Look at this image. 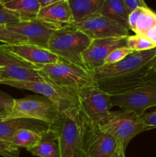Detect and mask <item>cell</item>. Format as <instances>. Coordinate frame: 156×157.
<instances>
[{"label":"cell","instance_id":"cell-1","mask_svg":"<svg viewBox=\"0 0 156 157\" xmlns=\"http://www.w3.org/2000/svg\"><path fill=\"white\" fill-rule=\"evenodd\" d=\"M156 55V48L133 52L122 61L90 71L93 82L109 95L119 94L139 85L151 75L149 64Z\"/></svg>","mask_w":156,"mask_h":157},{"label":"cell","instance_id":"cell-2","mask_svg":"<svg viewBox=\"0 0 156 157\" xmlns=\"http://www.w3.org/2000/svg\"><path fill=\"white\" fill-rule=\"evenodd\" d=\"M84 125V116L76 107L61 113L51 126L57 133L60 157H86Z\"/></svg>","mask_w":156,"mask_h":157},{"label":"cell","instance_id":"cell-3","mask_svg":"<svg viewBox=\"0 0 156 157\" xmlns=\"http://www.w3.org/2000/svg\"><path fill=\"white\" fill-rule=\"evenodd\" d=\"M38 71L45 81L76 100L80 89L94 84L90 71L66 61L46 64Z\"/></svg>","mask_w":156,"mask_h":157},{"label":"cell","instance_id":"cell-4","mask_svg":"<svg viewBox=\"0 0 156 157\" xmlns=\"http://www.w3.org/2000/svg\"><path fill=\"white\" fill-rule=\"evenodd\" d=\"M90 42L91 39L82 32L65 27L58 29L52 34L46 48L63 61L85 68L82 61V54Z\"/></svg>","mask_w":156,"mask_h":157},{"label":"cell","instance_id":"cell-5","mask_svg":"<svg viewBox=\"0 0 156 157\" xmlns=\"http://www.w3.org/2000/svg\"><path fill=\"white\" fill-rule=\"evenodd\" d=\"M99 126L112 135L125 150L135 136L148 130L142 122V114L124 110H111Z\"/></svg>","mask_w":156,"mask_h":157},{"label":"cell","instance_id":"cell-6","mask_svg":"<svg viewBox=\"0 0 156 157\" xmlns=\"http://www.w3.org/2000/svg\"><path fill=\"white\" fill-rule=\"evenodd\" d=\"M110 101L113 107L138 114H142L148 109L156 107V72L131 90L119 94L110 95Z\"/></svg>","mask_w":156,"mask_h":157},{"label":"cell","instance_id":"cell-7","mask_svg":"<svg viewBox=\"0 0 156 157\" xmlns=\"http://www.w3.org/2000/svg\"><path fill=\"white\" fill-rule=\"evenodd\" d=\"M61 114L56 106L47 98L28 96L21 99H14L12 110L2 119L35 120L52 126Z\"/></svg>","mask_w":156,"mask_h":157},{"label":"cell","instance_id":"cell-8","mask_svg":"<svg viewBox=\"0 0 156 157\" xmlns=\"http://www.w3.org/2000/svg\"><path fill=\"white\" fill-rule=\"evenodd\" d=\"M76 95L78 108L88 123L99 125L111 111L110 96L96 84L83 87Z\"/></svg>","mask_w":156,"mask_h":157},{"label":"cell","instance_id":"cell-9","mask_svg":"<svg viewBox=\"0 0 156 157\" xmlns=\"http://www.w3.org/2000/svg\"><path fill=\"white\" fill-rule=\"evenodd\" d=\"M83 139L86 157H111L120 147L112 135L85 119Z\"/></svg>","mask_w":156,"mask_h":157},{"label":"cell","instance_id":"cell-10","mask_svg":"<svg viewBox=\"0 0 156 157\" xmlns=\"http://www.w3.org/2000/svg\"><path fill=\"white\" fill-rule=\"evenodd\" d=\"M68 27L80 31L91 40L106 38H124L129 35V30L100 14L87 17L78 22H73Z\"/></svg>","mask_w":156,"mask_h":157},{"label":"cell","instance_id":"cell-11","mask_svg":"<svg viewBox=\"0 0 156 157\" xmlns=\"http://www.w3.org/2000/svg\"><path fill=\"white\" fill-rule=\"evenodd\" d=\"M6 85L18 89L32 90L50 100L57 107L60 113H63L73 107H78L77 100L66 92L57 88L47 81H11Z\"/></svg>","mask_w":156,"mask_h":157},{"label":"cell","instance_id":"cell-12","mask_svg":"<svg viewBox=\"0 0 156 157\" xmlns=\"http://www.w3.org/2000/svg\"><path fill=\"white\" fill-rule=\"evenodd\" d=\"M126 38H106L91 40L87 48L83 52L82 61L88 71L105 64V60L115 49L127 47Z\"/></svg>","mask_w":156,"mask_h":157},{"label":"cell","instance_id":"cell-13","mask_svg":"<svg viewBox=\"0 0 156 157\" xmlns=\"http://www.w3.org/2000/svg\"><path fill=\"white\" fill-rule=\"evenodd\" d=\"M6 26L11 31L22 36L27 44H35L45 48L52 34L60 29L54 25L37 18L21 21Z\"/></svg>","mask_w":156,"mask_h":157},{"label":"cell","instance_id":"cell-14","mask_svg":"<svg viewBox=\"0 0 156 157\" xmlns=\"http://www.w3.org/2000/svg\"><path fill=\"white\" fill-rule=\"evenodd\" d=\"M0 47L35 65L38 70L46 64H55L63 61L48 49L35 44L27 43L19 44H0Z\"/></svg>","mask_w":156,"mask_h":157},{"label":"cell","instance_id":"cell-15","mask_svg":"<svg viewBox=\"0 0 156 157\" xmlns=\"http://www.w3.org/2000/svg\"><path fill=\"white\" fill-rule=\"evenodd\" d=\"M36 18L54 25L60 29L68 27L74 22L69 2L64 0L41 8Z\"/></svg>","mask_w":156,"mask_h":157},{"label":"cell","instance_id":"cell-16","mask_svg":"<svg viewBox=\"0 0 156 157\" xmlns=\"http://www.w3.org/2000/svg\"><path fill=\"white\" fill-rule=\"evenodd\" d=\"M51 126L46 123L31 119L3 120L0 118V139L12 143L15 133L21 129H28L41 133L50 128Z\"/></svg>","mask_w":156,"mask_h":157},{"label":"cell","instance_id":"cell-17","mask_svg":"<svg viewBox=\"0 0 156 157\" xmlns=\"http://www.w3.org/2000/svg\"><path fill=\"white\" fill-rule=\"evenodd\" d=\"M156 26V12L148 7L137 8L128 15V28L136 35L144 36Z\"/></svg>","mask_w":156,"mask_h":157},{"label":"cell","instance_id":"cell-18","mask_svg":"<svg viewBox=\"0 0 156 157\" xmlns=\"http://www.w3.org/2000/svg\"><path fill=\"white\" fill-rule=\"evenodd\" d=\"M44 81L37 69L28 68L17 64L0 66V84L11 81Z\"/></svg>","mask_w":156,"mask_h":157},{"label":"cell","instance_id":"cell-19","mask_svg":"<svg viewBox=\"0 0 156 157\" xmlns=\"http://www.w3.org/2000/svg\"><path fill=\"white\" fill-rule=\"evenodd\" d=\"M41 140L37 145L28 149L32 155L38 157H60V150L58 136L52 127L46 131L40 133Z\"/></svg>","mask_w":156,"mask_h":157},{"label":"cell","instance_id":"cell-20","mask_svg":"<svg viewBox=\"0 0 156 157\" xmlns=\"http://www.w3.org/2000/svg\"><path fill=\"white\" fill-rule=\"evenodd\" d=\"M1 5L18 14L21 21L35 19L41 8L38 0H2Z\"/></svg>","mask_w":156,"mask_h":157},{"label":"cell","instance_id":"cell-21","mask_svg":"<svg viewBox=\"0 0 156 157\" xmlns=\"http://www.w3.org/2000/svg\"><path fill=\"white\" fill-rule=\"evenodd\" d=\"M100 15L129 30L128 13L123 0H106Z\"/></svg>","mask_w":156,"mask_h":157},{"label":"cell","instance_id":"cell-22","mask_svg":"<svg viewBox=\"0 0 156 157\" xmlns=\"http://www.w3.org/2000/svg\"><path fill=\"white\" fill-rule=\"evenodd\" d=\"M106 0H70V9L74 18V22H78L87 17L100 14Z\"/></svg>","mask_w":156,"mask_h":157},{"label":"cell","instance_id":"cell-23","mask_svg":"<svg viewBox=\"0 0 156 157\" xmlns=\"http://www.w3.org/2000/svg\"><path fill=\"white\" fill-rule=\"evenodd\" d=\"M41 135L39 133L28 129H21L15 133L12 143L18 148L28 150L37 145L41 140Z\"/></svg>","mask_w":156,"mask_h":157},{"label":"cell","instance_id":"cell-24","mask_svg":"<svg viewBox=\"0 0 156 157\" xmlns=\"http://www.w3.org/2000/svg\"><path fill=\"white\" fill-rule=\"evenodd\" d=\"M126 46L135 52L150 50L156 48L146 38L136 34L134 35H128L127 37Z\"/></svg>","mask_w":156,"mask_h":157},{"label":"cell","instance_id":"cell-25","mask_svg":"<svg viewBox=\"0 0 156 157\" xmlns=\"http://www.w3.org/2000/svg\"><path fill=\"white\" fill-rule=\"evenodd\" d=\"M0 42L8 44H19L27 43L22 36L11 31L6 25H0Z\"/></svg>","mask_w":156,"mask_h":157},{"label":"cell","instance_id":"cell-26","mask_svg":"<svg viewBox=\"0 0 156 157\" xmlns=\"http://www.w3.org/2000/svg\"><path fill=\"white\" fill-rule=\"evenodd\" d=\"M132 50L128 48V47H120L113 50L110 55L107 56L105 60V64H111L114 63H117L122 61L124 58H126L132 53H133Z\"/></svg>","mask_w":156,"mask_h":157},{"label":"cell","instance_id":"cell-27","mask_svg":"<svg viewBox=\"0 0 156 157\" xmlns=\"http://www.w3.org/2000/svg\"><path fill=\"white\" fill-rule=\"evenodd\" d=\"M21 21V18L18 14L9 10L0 5V25H8Z\"/></svg>","mask_w":156,"mask_h":157},{"label":"cell","instance_id":"cell-28","mask_svg":"<svg viewBox=\"0 0 156 157\" xmlns=\"http://www.w3.org/2000/svg\"><path fill=\"white\" fill-rule=\"evenodd\" d=\"M19 148L12 143L0 139V156L4 157H19Z\"/></svg>","mask_w":156,"mask_h":157},{"label":"cell","instance_id":"cell-29","mask_svg":"<svg viewBox=\"0 0 156 157\" xmlns=\"http://www.w3.org/2000/svg\"><path fill=\"white\" fill-rule=\"evenodd\" d=\"M142 119L144 125L147 127L148 130L156 128V110L142 113Z\"/></svg>","mask_w":156,"mask_h":157},{"label":"cell","instance_id":"cell-30","mask_svg":"<svg viewBox=\"0 0 156 157\" xmlns=\"http://www.w3.org/2000/svg\"><path fill=\"white\" fill-rule=\"evenodd\" d=\"M14 99L9 96L0 94V111L9 113L13 106Z\"/></svg>","mask_w":156,"mask_h":157},{"label":"cell","instance_id":"cell-31","mask_svg":"<svg viewBox=\"0 0 156 157\" xmlns=\"http://www.w3.org/2000/svg\"><path fill=\"white\" fill-rule=\"evenodd\" d=\"M125 6L127 8L128 13L132 12L137 8L148 7L145 0H123Z\"/></svg>","mask_w":156,"mask_h":157},{"label":"cell","instance_id":"cell-32","mask_svg":"<svg viewBox=\"0 0 156 157\" xmlns=\"http://www.w3.org/2000/svg\"><path fill=\"white\" fill-rule=\"evenodd\" d=\"M145 38H146L150 42L154 44V47H156V26H154L153 29H151L149 32H147L145 35Z\"/></svg>","mask_w":156,"mask_h":157},{"label":"cell","instance_id":"cell-33","mask_svg":"<svg viewBox=\"0 0 156 157\" xmlns=\"http://www.w3.org/2000/svg\"><path fill=\"white\" fill-rule=\"evenodd\" d=\"M125 150H124L123 147H119V148L117 149V150L113 153V156L111 157H125Z\"/></svg>","mask_w":156,"mask_h":157},{"label":"cell","instance_id":"cell-34","mask_svg":"<svg viewBox=\"0 0 156 157\" xmlns=\"http://www.w3.org/2000/svg\"><path fill=\"white\" fill-rule=\"evenodd\" d=\"M60 1V0H38L40 3V6L41 7H45V6H48V5L52 4V3H54L56 2Z\"/></svg>","mask_w":156,"mask_h":157},{"label":"cell","instance_id":"cell-35","mask_svg":"<svg viewBox=\"0 0 156 157\" xmlns=\"http://www.w3.org/2000/svg\"><path fill=\"white\" fill-rule=\"evenodd\" d=\"M149 70L151 74L154 73L156 72V55L154 57L152 60L151 61L149 64Z\"/></svg>","mask_w":156,"mask_h":157},{"label":"cell","instance_id":"cell-36","mask_svg":"<svg viewBox=\"0 0 156 157\" xmlns=\"http://www.w3.org/2000/svg\"><path fill=\"white\" fill-rule=\"evenodd\" d=\"M7 112H5V111H0V118H4L6 117V116L8 115Z\"/></svg>","mask_w":156,"mask_h":157},{"label":"cell","instance_id":"cell-37","mask_svg":"<svg viewBox=\"0 0 156 157\" xmlns=\"http://www.w3.org/2000/svg\"><path fill=\"white\" fill-rule=\"evenodd\" d=\"M64 1H66V2H69L70 0H64Z\"/></svg>","mask_w":156,"mask_h":157},{"label":"cell","instance_id":"cell-38","mask_svg":"<svg viewBox=\"0 0 156 157\" xmlns=\"http://www.w3.org/2000/svg\"><path fill=\"white\" fill-rule=\"evenodd\" d=\"M1 2H2V0H0V5H1Z\"/></svg>","mask_w":156,"mask_h":157}]
</instances>
